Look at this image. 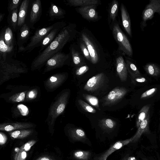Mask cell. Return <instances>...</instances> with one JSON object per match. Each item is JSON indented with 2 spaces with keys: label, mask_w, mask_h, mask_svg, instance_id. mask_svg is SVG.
Segmentation results:
<instances>
[{
  "label": "cell",
  "mask_w": 160,
  "mask_h": 160,
  "mask_svg": "<svg viewBox=\"0 0 160 160\" xmlns=\"http://www.w3.org/2000/svg\"><path fill=\"white\" fill-rule=\"evenodd\" d=\"M72 36L71 25L64 27L52 42L35 58L31 64L32 69L40 68L54 55L61 52L66 44L71 40Z\"/></svg>",
  "instance_id": "6da1fadb"
},
{
  "label": "cell",
  "mask_w": 160,
  "mask_h": 160,
  "mask_svg": "<svg viewBox=\"0 0 160 160\" xmlns=\"http://www.w3.org/2000/svg\"><path fill=\"white\" fill-rule=\"evenodd\" d=\"M112 33L114 39L118 44L119 49L124 54L131 57L133 55L131 45L127 37L123 32L117 23H114L112 27Z\"/></svg>",
  "instance_id": "7a4b0ae2"
},
{
  "label": "cell",
  "mask_w": 160,
  "mask_h": 160,
  "mask_svg": "<svg viewBox=\"0 0 160 160\" xmlns=\"http://www.w3.org/2000/svg\"><path fill=\"white\" fill-rule=\"evenodd\" d=\"M58 23V22H57L47 27L37 30L31 38L29 42L25 47H24L22 52H30L41 45L45 38Z\"/></svg>",
  "instance_id": "3957f363"
},
{
  "label": "cell",
  "mask_w": 160,
  "mask_h": 160,
  "mask_svg": "<svg viewBox=\"0 0 160 160\" xmlns=\"http://www.w3.org/2000/svg\"><path fill=\"white\" fill-rule=\"evenodd\" d=\"M156 13L160 15V0H150L142 13L140 26L142 31L147 26V22L152 18Z\"/></svg>",
  "instance_id": "277c9868"
},
{
  "label": "cell",
  "mask_w": 160,
  "mask_h": 160,
  "mask_svg": "<svg viewBox=\"0 0 160 160\" xmlns=\"http://www.w3.org/2000/svg\"><path fill=\"white\" fill-rule=\"evenodd\" d=\"M128 92V90L122 87H117L111 90L104 98V106L114 104L121 99Z\"/></svg>",
  "instance_id": "5b68a950"
},
{
  "label": "cell",
  "mask_w": 160,
  "mask_h": 160,
  "mask_svg": "<svg viewBox=\"0 0 160 160\" xmlns=\"http://www.w3.org/2000/svg\"><path fill=\"white\" fill-rule=\"evenodd\" d=\"M69 58L68 54H66L62 52L57 53L46 62V70L62 66Z\"/></svg>",
  "instance_id": "8992f818"
},
{
  "label": "cell",
  "mask_w": 160,
  "mask_h": 160,
  "mask_svg": "<svg viewBox=\"0 0 160 160\" xmlns=\"http://www.w3.org/2000/svg\"><path fill=\"white\" fill-rule=\"evenodd\" d=\"M65 26L66 23L64 22H58V25L49 33L42 42L40 45L41 48L39 51L40 52L42 51L46 47H47L52 42L59 32Z\"/></svg>",
  "instance_id": "52a82bcc"
},
{
  "label": "cell",
  "mask_w": 160,
  "mask_h": 160,
  "mask_svg": "<svg viewBox=\"0 0 160 160\" xmlns=\"http://www.w3.org/2000/svg\"><path fill=\"white\" fill-rule=\"evenodd\" d=\"M69 95V92L63 93L52 107L51 115L54 118L61 114L65 108Z\"/></svg>",
  "instance_id": "ba28073f"
},
{
  "label": "cell",
  "mask_w": 160,
  "mask_h": 160,
  "mask_svg": "<svg viewBox=\"0 0 160 160\" xmlns=\"http://www.w3.org/2000/svg\"><path fill=\"white\" fill-rule=\"evenodd\" d=\"M95 5H89L76 8V11L85 19L91 21L96 20L98 18L96 10Z\"/></svg>",
  "instance_id": "9c48e42d"
},
{
  "label": "cell",
  "mask_w": 160,
  "mask_h": 160,
  "mask_svg": "<svg viewBox=\"0 0 160 160\" xmlns=\"http://www.w3.org/2000/svg\"><path fill=\"white\" fill-rule=\"evenodd\" d=\"M104 74L103 73H98L90 78L83 89L88 92H93L99 88L103 84L104 80Z\"/></svg>",
  "instance_id": "30bf717a"
},
{
  "label": "cell",
  "mask_w": 160,
  "mask_h": 160,
  "mask_svg": "<svg viewBox=\"0 0 160 160\" xmlns=\"http://www.w3.org/2000/svg\"><path fill=\"white\" fill-rule=\"evenodd\" d=\"M14 48L9 47L5 43L4 30H2L0 35V59L5 60L12 58Z\"/></svg>",
  "instance_id": "8fae6325"
},
{
  "label": "cell",
  "mask_w": 160,
  "mask_h": 160,
  "mask_svg": "<svg viewBox=\"0 0 160 160\" xmlns=\"http://www.w3.org/2000/svg\"><path fill=\"white\" fill-rule=\"evenodd\" d=\"M42 12V5L40 0H34L32 3L29 17V22L31 28L34 29L33 26L39 18Z\"/></svg>",
  "instance_id": "7c38bea8"
},
{
  "label": "cell",
  "mask_w": 160,
  "mask_h": 160,
  "mask_svg": "<svg viewBox=\"0 0 160 160\" xmlns=\"http://www.w3.org/2000/svg\"><path fill=\"white\" fill-rule=\"evenodd\" d=\"M131 140L132 138L116 142L111 146L107 150L96 158L95 160H106L108 157L113 152L130 143Z\"/></svg>",
  "instance_id": "4fadbf2b"
},
{
  "label": "cell",
  "mask_w": 160,
  "mask_h": 160,
  "mask_svg": "<svg viewBox=\"0 0 160 160\" xmlns=\"http://www.w3.org/2000/svg\"><path fill=\"white\" fill-rule=\"evenodd\" d=\"M81 36L82 40L87 46L91 58V62L93 64H96L98 61L99 57L94 45L85 33H82Z\"/></svg>",
  "instance_id": "5bb4252c"
},
{
  "label": "cell",
  "mask_w": 160,
  "mask_h": 160,
  "mask_svg": "<svg viewBox=\"0 0 160 160\" xmlns=\"http://www.w3.org/2000/svg\"><path fill=\"white\" fill-rule=\"evenodd\" d=\"M149 114H148L146 119L141 123L138 128L136 133L132 137L130 143H135L138 142L142 134L150 133L149 127Z\"/></svg>",
  "instance_id": "9a60e30c"
},
{
  "label": "cell",
  "mask_w": 160,
  "mask_h": 160,
  "mask_svg": "<svg viewBox=\"0 0 160 160\" xmlns=\"http://www.w3.org/2000/svg\"><path fill=\"white\" fill-rule=\"evenodd\" d=\"M48 13L49 18V21H53L64 18L66 12L64 10L51 2L50 3Z\"/></svg>",
  "instance_id": "2e32d148"
},
{
  "label": "cell",
  "mask_w": 160,
  "mask_h": 160,
  "mask_svg": "<svg viewBox=\"0 0 160 160\" xmlns=\"http://www.w3.org/2000/svg\"><path fill=\"white\" fill-rule=\"evenodd\" d=\"M116 71L121 81L124 82L127 79L128 70L123 57H118L116 60Z\"/></svg>",
  "instance_id": "e0dca14e"
},
{
  "label": "cell",
  "mask_w": 160,
  "mask_h": 160,
  "mask_svg": "<svg viewBox=\"0 0 160 160\" xmlns=\"http://www.w3.org/2000/svg\"><path fill=\"white\" fill-rule=\"evenodd\" d=\"M30 34V30L28 25L24 23L21 28L17 42L18 46V52H22L24 48L23 43L28 39Z\"/></svg>",
  "instance_id": "ac0fdd59"
},
{
  "label": "cell",
  "mask_w": 160,
  "mask_h": 160,
  "mask_svg": "<svg viewBox=\"0 0 160 160\" xmlns=\"http://www.w3.org/2000/svg\"><path fill=\"white\" fill-rule=\"evenodd\" d=\"M122 23L123 28L127 34L132 36L131 24L130 17L124 5L122 3L120 7Z\"/></svg>",
  "instance_id": "d6986e66"
},
{
  "label": "cell",
  "mask_w": 160,
  "mask_h": 160,
  "mask_svg": "<svg viewBox=\"0 0 160 160\" xmlns=\"http://www.w3.org/2000/svg\"><path fill=\"white\" fill-rule=\"evenodd\" d=\"M29 3V0H24L21 3L18 13V28H21L25 23Z\"/></svg>",
  "instance_id": "ffe728a7"
},
{
  "label": "cell",
  "mask_w": 160,
  "mask_h": 160,
  "mask_svg": "<svg viewBox=\"0 0 160 160\" xmlns=\"http://www.w3.org/2000/svg\"><path fill=\"white\" fill-rule=\"evenodd\" d=\"M32 126V125L28 123H15L1 124L0 130L7 132H10L14 130L27 128Z\"/></svg>",
  "instance_id": "44dd1931"
},
{
  "label": "cell",
  "mask_w": 160,
  "mask_h": 160,
  "mask_svg": "<svg viewBox=\"0 0 160 160\" xmlns=\"http://www.w3.org/2000/svg\"><path fill=\"white\" fill-rule=\"evenodd\" d=\"M70 134L72 138L74 141L84 142L87 140L85 133L80 128H73L70 130Z\"/></svg>",
  "instance_id": "7402d4cb"
},
{
  "label": "cell",
  "mask_w": 160,
  "mask_h": 160,
  "mask_svg": "<svg viewBox=\"0 0 160 160\" xmlns=\"http://www.w3.org/2000/svg\"><path fill=\"white\" fill-rule=\"evenodd\" d=\"M66 1L67 5L74 7L96 5L99 3L98 1L97 0H67Z\"/></svg>",
  "instance_id": "603a6c76"
},
{
  "label": "cell",
  "mask_w": 160,
  "mask_h": 160,
  "mask_svg": "<svg viewBox=\"0 0 160 160\" xmlns=\"http://www.w3.org/2000/svg\"><path fill=\"white\" fill-rule=\"evenodd\" d=\"M146 72L149 75L157 77L160 75V67L156 64L149 63L143 66Z\"/></svg>",
  "instance_id": "cb8c5ba5"
},
{
  "label": "cell",
  "mask_w": 160,
  "mask_h": 160,
  "mask_svg": "<svg viewBox=\"0 0 160 160\" xmlns=\"http://www.w3.org/2000/svg\"><path fill=\"white\" fill-rule=\"evenodd\" d=\"M116 124V122L110 118L102 119L99 123V126L102 128L107 132L113 130Z\"/></svg>",
  "instance_id": "d4e9b609"
},
{
  "label": "cell",
  "mask_w": 160,
  "mask_h": 160,
  "mask_svg": "<svg viewBox=\"0 0 160 160\" xmlns=\"http://www.w3.org/2000/svg\"><path fill=\"white\" fill-rule=\"evenodd\" d=\"M18 9L17 8L9 13L8 18V21L9 24L14 31L18 27Z\"/></svg>",
  "instance_id": "484cf974"
},
{
  "label": "cell",
  "mask_w": 160,
  "mask_h": 160,
  "mask_svg": "<svg viewBox=\"0 0 160 160\" xmlns=\"http://www.w3.org/2000/svg\"><path fill=\"white\" fill-rule=\"evenodd\" d=\"M126 64L128 71L130 74L131 78L141 75L136 65L131 61L127 59Z\"/></svg>",
  "instance_id": "4316f807"
},
{
  "label": "cell",
  "mask_w": 160,
  "mask_h": 160,
  "mask_svg": "<svg viewBox=\"0 0 160 160\" xmlns=\"http://www.w3.org/2000/svg\"><path fill=\"white\" fill-rule=\"evenodd\" d=\"M5 43L9 47H14V39L11 28L7 27L4 30Z\"/></svg>",
  "instance_id": "83f0119b"
},
{
  "label": "cell",
  "mask_w": 160,
  "mask_h": 160,
  "mask_svg": "<svg viewBox=\"0 0 160 160\" xmlns=\"http://www.w3.org/2000/svg\"><path fill=\"white\" fill-rule=\"evenodd\" d=\"M150 108L149 104L144 106L139 111L136 121V126L138 128L141 123L146 119L148 114Z\"/></svg>",
  "instance_id": "f1b7e54d"
},
{
  "label": "cell",
  "mask_w": 160,
  "mask_h": 160,
  "mask_svg": "<svg viewBox=\"0 0 160 160\" xmlns=\"http://www.w3.org/2000/svg\"><path fill=\"white\" fill-rule=\"evenodd\" d=\"M91 156V152L89 151L78 150L73 153L74 158L78 160H89Z\"/></svg>",
  "instance_id": "f546056e"
},
{
  "label": "cell",
  "mask_w": 160,
  "mask_h": 160,
  "mask_svg": "<svg viewBox=\"0 0 160 160\" xmlns=\"http://www.w3.org/2000/svg\"><path fill=\"white\" fill-rule=\"evenodd\" d=\"M32 131L28 130H18L9 133L11 137L13 138L21 139L26 138L29 136Z\"/></svg>",
  "instance_id": "4dcf8cb0"
},
{
  "label": "cell",
  "mask_w": 160,
  "mask_h": 160,
  "mask_svg": "<svg viewBox=\"0 0 160 160\" xmlns=\"http://www.w3.org/2000/svg\"><path fill=\"white\" fill-rule=\"evenodd\" d=\"M119 8L118 2L115 0H113L109 10V16L110 19L114 21L117 17Z\"/></svg>",
  "instance_id": "1f68e13d"
},
{
  "label": "cell",
  "mask_w": 160,
  "mask_h": 160,
  "mask_svg": "<svg viewBox=\"0 0 160 160\" xmlns=\"http://www.w3.org/2000/svg\"><path fill=\"white\" fill-rule=\"evenodd\" d=\"M83 96L84 98L91 105L100 110L99 105V101L97 97L92 95L85 94H83Z\"/></svg>",
  "instance_id": "d6a6232c"
},
{
  "label": "cell",
  "mask_w": 160,
  "mask_h": 160,
  "mask_svg": "<svg viewBox=\"0 0 160 160\" xmlns=\"http://www.w3.org/2000/svg\"><path fill=\"white\" fill-rule=\"evenodd\" d=\"M78 102L81 107L86 111L91 113L96 112V111L94 108L82 100L80 99Z\"/></svg>",
  "instance_id": "836d02e7"
},
{
  "label": "cell",
  "mask_w": 160,
  "mask_h": 160,
  "mask_svg": "<svg viewBox=\"0 0 160 160\" xmlns=\"http://www.w3.org/2000/svg\"><path fill=\"white\" fill-rule=\"evenodd\" d=\"M25 96V92H22L13 95L10 97L9 99L14 102H21L24 100Z\"/></svg>",
  "instance_id": "e575fe53"
},
{
  "label": "cell",
  "mask_w": 160,
  "mask_h": 160,
  "mask_svg": "<svg viewBox=\"0 0 160 160\" xmlns=\"http://www.w3.org/2000/svg\"><path fill=\"white\" fill-rule=\"evenodd\" d=\"M71 53L73 62L75 65L79 64L81 61V59L78 52L72 48L71 49Z\"/></svg>",
  "instance_id": "d590c367"
},
{
  "label": "cell",
  "mask_w": 160,
  "mask_h": 160,
  "mask_svg": "<svg viewBox=\"0 0 160 160\" xmlns=\"http://www.w3.org/2000/svg\"><path fill=\"white\" fill-rule=\"evenodd\" d=\"M80 47L84 56L88 60L91 62V58L87 46L83 42H81Z\"/></svg>",
  "instance_id": "8d00e7d4"
},
{
  "label": "cell",
  "mask_w": 160,
  "mask_h": 160,
  "mask_svg": "<svg viewBox=\"0 0 160 160\" xmlns=\"http://www.w3.org/2000/svg\"><path fill=\"white\" fill-rule=\"evenodd\" d=\"M21 1L20 0H12L11 1L8 7V11L9 13L17 8Z\"/></svg>",
  "instance_id": "74e56055"
},
{
  "label": "cell",
  "mask_w": 160,
  "mask_h": 160,
  "mask_svg": "<svg viewBox=\"0 0 160 160\" xmlns=\"http://www.w3.org/2000/svg\"><path fill=\"white\" fill-rule=\"evenodd\" d=\"M157 89V88H154L146 91L141 95L140 98L141 99L146 98L152 95L156 92Z\"/></svg>",
  "instance_id": "f35d334b"
},
{
  "label": "cell",
  "mask_w": 160,
  "mask_h": 160,
  "mask_svg": "<svg viewBox=\"0 0 160 160\" xmlns=\"http://www.w3.org/2000/svg\"><path fill=\"white\" fill-rule=\"evenodd\" d=\"M36 141L32 140L28 141L20 148V150L22 151H29L32 146L35 144Z\"/></svg>",
  "instance_id": "ab89813d"
},
{
  "label": "cell",
  "mask_w": 160,
  "mask_h": 160,
  "mask_svg": "<svg viewBox=\"0 0 160 160\" xmlns=\"http://www.w3.org/2000/svg\"><path fill=\"white\" fill-rule=\"evenodd\" d=\"M131 79L132 82L134 84L144 83L147 81L146 78L141 75Z\"/></svg>",
  "instance_id": "60d3db41"
},
{
  "label": "cell",
  "mask_w": 160,
  "mask_h": 160,
  "mask_svg": "<svg viewBox=\"0 0 160 160\" xmlns=\"http://www.w3.org/2000/svg\"><path fill=\"white\" fill-rule=\"evenodd\" d=\"M17 107L22 116H26L28 114L29 110L27 106L22 104H20L18 105Z\"/></svg>",
  "instance_id": "b9f144b4"
},
{
  "label": "cell",
  "mask_w": 160,
  "mask_h": 160,
  "mask_svg": "<svg viewBox=\"0 0 160 160\" xmlns=\"http://www.w3.org/2000/svg\"><path fill=\"white\" fill-rule=\"evenodd\" d=\"M27 157L25 151L20 150L15 155V160H25Z\"/></svg>",
  "instance_id": "7bdbcfd3"
},
{
  "label": "cell",
  "mask_w": 160,
  "mask_h": 160,
  "mask_svg": "<svg viewBox=\"0 0 160 160\" xmlns=\"http://www.w3.org/2000/svg\"><path fill=\"white\" fill-rule=\"evenodd\" d=\"M89 67L86 65L83 66L78 68L76 72L77 75H82L86 72L88 70Z\"/></svg>",
  "instance_id": "ee69618b"
},
{
  "label": "cell",
  "mask_w": 160,
  "mask_h": 160,
  "mask_svg": "<svg viewBox=\"0 0 160 160\" xmlns=\"http://www.w3.org/2000/svg\"><path fill=\"white\" fill-rule=\"evenodd\" d=\"M7 140L6 136L3 133H0V144L2 145L5 144Z\"/></svg>",
  "instance_id": "f6af8a7d"
},
{
  "label": "cell",
  "mask_w": 160,
  "mask_h": 160,
  "mask_svg": "<svg viewBox=\"0 0 160 160\" xmlns=\"http://www.w3.org/2000/svg\"><path fill=\"white\" fill-rule=\"evenodd\" d=\"M36 92L34 90L30 91L28 94V97L31 98H34L36 95Z\"/></svg>",
  "instance_id": "bcb514c9"
},
{
  "label": "cell",
  "mask_w": 160,
  "mask_h": 160,
  "mask_svg": "<svg viewBox=\"0 0 160 160\" xmlns=\"http://www.w3.org/2000/svg\"><path fill=\"white\" fill-rule=\"evenodd\" d=\"M57 77L55 76H52L49 79L50 82H55L58 80Z\"/></svg>",
  "instance_id": "7dc6e473"
},
{
  "label": "cell",
  "mask_w": 160,
  "mask_h": 160,
  "mask_svg": "<svg viewBox=\"0 0 160 160\" xmlns=\"http://www.w3.org/2000/svg\"><path fill=\"white\" fill-rule=\"evenodd\" d=\"M36 160H53L50 158L47 157H42L39 158Z\"/></svg>",
  "instance_id": "c3c4849f"
},
{
  "label": "cell",
  "mask_w": 160,
  "mask_h": 160,
  "mask_svg": "<svg viewBox=\"0 0 160 160\" xmlns=\"http://www.w3.org/2000/svg\"><path fill=\"white\" fill-rule=\"evenodd\" d=\"M5 14L1 13L0 14V22H1L3 19Z\"/></svg>",
  "instance_id": "681fc988"
},
{
  "label": "cell",
  "mask_w": 160,
  "mask_h": 160,
  "mask_svg": "<svg viewBox=\"0 0 160 160\" xmlns=\"http://www.w3.org/2000/svg\"><path fill=\"white\" fill-rule=\"evenodd\" d=\"M128 158L127 156H126L122 158L121 160H128Z\"/></svg>",
  "instance_id": "f907efd6"
},
{
  "label": "cell",
  "mask_w": 160,
  "mask_h": 160,
  "mask_svg": "<svg viewBox=\"0 0 160 160\" xmlns=\"http://www.w3.org/2000/svg\"><path fill=\"white\" fill-rule=\"evenodd\" d=\"M142 160H149L148 159H147L146 158H142Z\"/></svg>",
  "instance_id": "816d5d0a"
}]
</instances>
